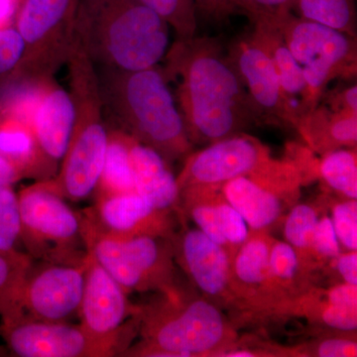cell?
<instances>
[{
	"instance_id": "1",
	"label": "cell",
	"mask_w": 357,
	"mask_h": 357,
	"mask_svg": "<svg viewBox=\"0 0 357 357\" xmlns=\"http://www.w3.org/2000/svg\"><path fill=\"white\" fill-rule=\"evenodd\" d=\"M166 74L178 77L180 112L192 144H211L260 126L243 82L217 39L178 40Z\"/></svg>"
},
{
	"instance_id": "2",
	"label": "cell",
	"mask_w": 357,
	"mask_h": 357,
	"mask_svg": "<svg viewBox=\"0 0 357 357\" xmlns=\"http://www.w3.org/2000/svg\"><path fill=\"white\" fill-rule=\"evenodd\" d=\"M105 119L112 128L158 152L169 164L185 160L194 144L168 86L156 68L137 70L96 68Z\"/></svg>"
},
{
	"instance_id": "3",
	"label": "cell",
	"mask_w": 357,
	"mask_h": 357,
	"mask_svg": "<svg viewBox=\"0 0 357 357\" xmlns=\"http://www.w3.org/2000/svg\"><path fill=\"white\" fill-rule=\"evenodd\" d=\"M170 27L140 0H77L74 43L95 68L156 67L169 49Z\"/></svg>"
},
{
	"instance_id": "4",
	"label": "cell",
	"mask_w": 357,
	"mask_h": 357,
	"mask_svg": "<svg viewBox=\"0 0 357 357\" xmlns=\"http://www.w3.org/2000/svg\"><path fill=\"white\" fill-rule=\"evenodd\" d=\"M141 340L122 356H222L237 335L222 307L178 287L138 306Z\"/></svg>"
},
{
	"instance_id": "5",
	"label": "cell",
	"mask_w": 357,
	"mask_h": 357,
	"mask_svg": "<svg viewBox=\"0 0 357 357\" xmlns=\"http://www.w3.org/2000/svg\"><path fill=\"white\" fill-rule=\"evenodd\" d=\"M70 95L76 107L74 129L60 172L48 178L54 191L65 199L83 201L96 191L109 142V126L96 70L77 66L69 72Z\"/></svg>"
},
{
	"instance_id": "6",
	"label": "cell",
	"mask_w": 357,
	"mask_h": 357,
	"mask_svg": "<svg viewBox=\"0 0 357 357\" xmlns=\"http://www.w3.org/2000/svg\"><path fill=\"white\" fill-rule=\"evenodd\" d=\"M18 194L21 244L30 257L52 263H79L88 256L81 213L54 191L48 178Z\"/></svg>"
},
{
	"instance_id": "7",
	"label": "cell",
	"mask_w": 357,
	"mask_h": 357,
	"mask_svg": "<svg viewBox=\"0 0 357 357\" xmlns=\"http://www.w3.org/2000/svg\"><path fill=\"white\" fill-rule=\"evenodd\" d=\"M84 237L89 255L128 294L168 293L178 288L172 236Z\"/></svg>"
},
{
	"instance_id": "8",
	"label": "cell",
	"mask_w": 357,
	"mask_h": 357,
	"mask_svg": "<svg viewBox=\"0 0 357 357\" xmlns=\"http://www.w3.org/2000/svg\"><path fill=\"white\" fill-rule=\"evenodd\" d=\"M76 1L20 0L14 26L24 41L25 51L7 81L47 79L67 64L74 46Z\"/></svg>"
},
{
	"instance_id": "9",
	"label": "cell",
	"mask_w": 357,
	"mask_h": 357,
	"mask_svg": "<svg viewBox=\"0 0 357 357\" xmlns=\"http://www.w3.org/2000/svg\"><path fill=\"white\" fill-rule=\"evenodd\" d=\"M0 337L20 357L122 356L126 351L117 342L93 337L81 324L37 321L11 309L0 316Z\"/></svg>"
},
{
	"instance_id": "10",
	"label": "cell",
	"mask_w": 357,
	"mask_h": 357,
	"mask_svg": "<svg viewBox=\"0 0 357 357\" xmlns=\"http://www.w3.org/2000/svg\"><path fill=\"white\" fill-rule=\"evenodd\" d=\"M88 264L89 255L79 263H32L8 309L37 321H67L79 312Z\"/></svg>"
},
{
	"instance_id": "11",
	"label": "cell",
	"mask_w": 357,
	"mask_h": 357,
	"mask_svg": "<svg viewBox=\"0 0 357 357\" xmlns=\"http://www.w3.org/2000/svg\"><path fill=\"white\" fill-rule=\"evenodd\" d=\"M79 305L81 326L95 337L112 340L128 349L138 335V307L129 294L89 253ZM124 354V352H123Z\"/></svg>"
},
{
	"instance_id": "12",
	"label": "cell",
	"mask_w": 357,
	"mask_h": 357,
	"mask_svg": "<svg viewBox=\"0 0 357 357\" xmlns=\"http://www.w3.org/2000/svg\"><path fill=\"white\" fill-rule=\"evenodd\" d=\"M227 56L248 91L260 126L295 128L297 105L284 93L266 52L251 35L232 42Z\"/></svg>"
},
{
	"instance_id": "13",
	"label": "cell",
	"mask_w": 357,
	"mask_h": 357,
	"mask_svg": "<svg viewBox=\"0 0 357 357\" xmlns=\"http://www.w3.org/2000/svg\"><path fill=\"white\" fill-rule=\"evenodd\" d=\"M171 241L176 264L202 296L222 310L236 311L229 253L197 227H184Z\"/></svg>"
},
{
	"instance_id": "14",
	"label": "cell",
	"mask_w": 357,
	"mask_h": 357,
	"mask_svg": "<svg viewBox=\"0 0 357 357\" xmlns=\"http://www.w3.org/2000/svg\"><path fill=\"white\" fill-rule=\"evenodd\" d=\"M174 211H159L137 192L96 199L81 213L84 234L126 239L140 236H173Z\"/></svg>"
},
{
	"instance_id": "15",
	"label": "cell",
	"mask_w": 357,
	"mask_h": 357,
	"mask_svg": "<svg viewBox=\"0 0 357 357\" xmlns=\"http://www.w3.org/2000/svg\"><path fill=\"white\" fill-rule=\"evenodd\" d=\"M271 155L269 147L243 132L211 143L185 158L178 174V189L191 185H222L245 176Z\"/></svg>"
},
{
	"instance_id": "16",
	"label": "cell",
	"mask_w": 357,
	"mask_h": 357,
	"mask_svg": "<svg viewBox=\"0 0 357 357\" xmlns=\"http://www.w3.org/2000/svg\"><path fill=\"white\" fill-rule=\"evenodd\" d=\"M275 238L268 231H251L231 259V290L236 311L250 316L274 314L280 305L271 284L270 250Z\"/></svg>"
},
{
	"instance_id": "17",
	"label": "cell",
	"mask_w": 357,
	"mask_h": 357,
	"mask_svg": "<svg viewBox=\"0 0 357 357\" xmlns=\"http://www.w3.org/2000/svg\"><path fill=\"white\" fill-rule=\"evenodd\" d=\"M225 199L251 231H268L298 203L299 187L259 173H249L220 185Z\"/></svg>"
},
{
	"instance_id": "18",
	"label": "cell",
	"mask_w": 357,
	"mask_h": 357,
	"mask_svg": "<svg viewBox=\"0 0 357 357\" xmlns=\"http://www.w3.org/2000/svg\"><path fill=\"white\" fill-rule=\"evenodd\" d=\"M259 16H266L276 26L293 57L302 67L321 59L357 72L356 38L330 26L301 17L292 10Z\"/></svg>"
},
{
	"instance_id": "19",
	"label": "cell",
	"mask_w": 357,
	"mask_h": 357,
	"mask_svg": "<svg viewBox=\"0 0 357 357\" xmlns=\"http://www.w3.org/2000/svg\"><path fill=\"white\" fill-rule=\"evenodd\" d=\"M76 119V107L70 91L47 84L32 116L31 128L40 152L51 172L67 151Z\"/></svg>"
},
{
	"instance_id": "20",
	"label": "cell",
	"mask_w": 357,
	"mask_h": 357,
	"mask_svg": "<svg viewBox=\"0 0 357 357\" xmlns=\"http://www.w3.org/2000/svg\"><path fill=\"white\" fill-rule=\"evenodd\" d=\"M135 192L159 211H180V189L170 164L152 148L131 139Z\"/></svg>"
},
{
	"instance_id": "21",
	"label": "cell",
	"mask_w": 357,
	"mask_h": 357,
	"mask_svg": "<svg viewBox=\"0 0 357 357\" xmlns=\"http://www.w3.org/2000/svg\"><path fill=\"white\" fill-rule=\"evenodd\" d=\"M307 146L319 155L340 148H356L357 112H335L319 102L300 115L295 128Z\"/></svg>"
},
{
	"instance_id": "22",
	"label": "cell",
	"mask_w": 357,
	"mask_h": 357,
	"mask_svg": "<svg viewBox=\"0 0 357 357\" xmlns=\"http://www.w3.org/2000/svg\"><path fill=\"white\" fill-rule=\"evenodd\" d=\"M250 21L253 24L251 37L266 52L276 70L284 93L295 102L296 98H301L305 89L302 66L293 57L281 33L269 18L266 16H257Z\"/></svg>"
},
{
	"instance_id": "23",
	"label": "cell",
	"mask_w": 357,
	"mask_h": 357,
	"mask_svg": "<svg viewBox=\"0 0 357 357\" xmlns=\"http://www.w3.org/2000/svg\"><path fill=\"white\" fill-rule=\"evenodd\" d=\"M0 154L17 169L22 178L52 174L32 128L15 119L0 117Z\"/></svg>"
},
{
	"instance_id": "24",
	"label": "cell",
	"mask_w": 357,
	"mask_h": 357,
	"mask_svg": "<svg viewBox=\"0 0 357 357\" xmlns=\"http://www.w3.org/2000/svg\"><path fill=\"white\" fill-rule=\"evenodd\" d=\"M269 272L271 284L280 305L276 312L312 286V276L303 266L299 255L286 241L275 239L270 250Z\"/></svg>"
},
{
	"instance_id": "25",
	"label": "cell",
	"mask_w": 357,
	"mask_h": 357,
	"mask_svg": "<svg viewBox=\"0 0 357 357\" xmlns=\"http://www.w3.org/2000/svg\"><path fill=\"white\" fill-rule=\"evenodd\" d=\"M131 139L128 134L109 126L107 153L93 192L96 199L135 192L130 160Z\"/></svg>"
},
{
	"instance_id": "26",
	"label": "cell",
	"mask_w": 357,
	"mask_h": 357,
	"mask_svg": "<svg viewBox=\"0 0 357 357\" xmlns=\"http://www.w3.org/2000/svg\"><path fill=\"white\" fill-rule=\"evenodd\" d=\"M318 180L337 198L357 199L356 148H340L321 155Z\"/></svg>"
},
{
	"instance_id": "27",
	"label": "cell",
	"mask_w": 357,
	"mask_h": 357,
	"mask_svg": "<svg viewBox=\"0 0 357 357\" xmlns=\"http://www.w3.org/2000/svg\"><path fill=\"white\" fill-rule=\"evenodd\" d=\"M293 13L356 38V0H296Z\"/></svg>"
},
{
	"instance_id": "28",
	"label": "cell",
	"mask_w": 357,
	"mask_h": 357,
	"mask_svg": "<svg viewBox=\"0 0 357 357\" xmlns=\"http://www.w3.org/2000/svg\"><path fill=\"white\" fill-rule=\"evenodd\" d=\"M321 211L314 204H296L289 210L284 222V237L299 255L305 269L307 249ZM307 270V269H306ZM311 275V274H310Z\"/></svg>"
},
{
	"instance_id": "29",
	"label": "cell",
	"mask_w": 357,
	"mask_h": 357,
	"mask_svg": "<svg viewBox=\"0 0 357 357\" xmlns=\"http://www.w3.org/2000/svg\"><path fill=\"white\" fill-rule=\"evenodd\" d=\"M148 8L172 28L178 40L185 41L196 36L198 13L195 0H140Z\"/></svg>"
},
{
	"instance_id": "30",
	"label": "cell",
	"mask_w": 357,
	"mask_h": 357,
	"mask_svg": "<svg viewBox=\"0 0 357 357\" xmlns=\"http://www.w3.org/2000/svg\"><path fill=\"white\" fill-rule=\"evenodd\" d=\"M340 252V244L333 229L332 220L324 213L319 215L312 232L305 261V267L311 274L312 278L314 270L321 269L330 264Z\"/></svg>"
},
{
	"instance_id": "31",
	"label": "cell",
	"mask_w": 357,
	"mask_h": 357,
	"mask_svg": "<svg viewBox=\"0 0 357 357\" xmlns=\"http://www.w3.org/2000/svg\"><path fill=\"white\" fill-rule=\"evenodd\" d=\"M33 261L25 251L0 252V316L13 304Z\"/></svg>"
},
{
	"instance_id": "32",
	"label": "cell",
	"mask_w": 357,
	"mask_h": 357,
	"mask_svg": "<svg viewBox=\"0 0 357 357\" xmlns=\"http://www.w3.org/2000/svg\"><path fill=\"white\" fill-rule=\"evenodd\" d=\"M21 244V215L18 194L13 185L0 187V252L13 253L20 250Z\"/></svg>"
},
{
	"instance_id": "33",
	"label": "cell",
	"mask_w": 357,
	"mask_h": 357,
	"mask_svg": "<svg viewBox=\"0 0 357 357\" xmlns=\"http://www.w3.org/2000/svg\"><path fill=\"white\" fill-rule=\"evenodd\" d=\"M354 333H337L319 337L304 345L289 349L290 356L352 357L357 356L356 340L349 337Z\"/></svg>"
},
{
	"instance_id": "34",
	"label": "cell",
	"mask_w": 357,
	"mask_h": 357,
	"mask_svg": "<svg viewBox=\"0 0 357 357\" xmlns=\"http://www.w3.org/2000/svg\"><path fill=\"white\" fill-rule=\"evenodd\" d=\"M218 211L220 232L227 243V252L232 259L237 249L248 239L250 229L241 213L225 199L222 192L218 197Z\"/></svg>"
},
{
	"instance_id": "35",
	"label": "cell",
	"mask_w": 357,
	"mask_h": 357,
	"mask_svg": "<svg viewBox=\"0 0 357 357\" xmlns=\"http://www.w3.org/2000/svg\"><path fill=\"white\" fill-rule=\"evenodd\" d=\"M331 211L333 229L338 243L347 250L357 249V202L356 199H335Z\"/></svg>"
},
{
	"instance_id": "36",
	"label": "cell",
	"mask_w": 357,
	"mask_h": 357,
	"mask_svg": "<svg viewBox=\"0 0 357 357\" xmlns=\"http://www.w3.org/2000/svg\"><path fill=\"white\" fill-rule=\"evenodd\" d=\"M25 43L15 26H0V77L8 79L24 55Z\"/></svg>"
},
{
	"instance_id": "37",
	"label": "cell",
	"mask_w": 357,
	"mask_h": 357,
	"mask_svg": "<svg viewBox=\"0 0 357 357\" xmlns=\"http://www.w3.org/2000/svg\"><path fill=\"white\" fill-rule=\"evenodd\" d=\"M296 0H234L236 13L244 14L249 20L264 14L292 10Z\"/></svg>"
},
{
	"instance_id": "38",
	"label": "cell",
	"mask_w": 357,
	"mask_h": 357,
	"mask_svg": "<svg viewBox=\"0 0 357 357\" xmlns=\"http://www.w3.org/2000/svg\"><path fill=\"white\" fill-rule=\"evenodd\" d=\"M324 105L335 112H357V86L356 84L337 89L333 93H324Z\"/></svg>"
},
{
	"instance_id": "39",
	"label": "cell",
	"mask_w": 357,
	"mask_h": 357,
	"mask_svg": "<svg viewBox=\"0 0 357 357\" xmlns=\"http://www.w3.org/2000/svg\"><path fill=\"white\" fill-rule=\"evenodd\" d=\"M321 299L331 305L349 307H357V285L337 283L332 287L318 289Z\"/></svg>"
},
{
	"instance_id": "40",
	"label": "cell",
	"mask_w": 357,
	"mask_h": 357,
	"mask_svg": "<svg viewBox=\"0 0 357 357\" xmlns=\"http://www.w3.org/2000/svg\"><path fill=\"white\" fill-rule=\"evenodd\" d=\"M234 0H195L197 13L199 16L215 21L227 20L236 13Z\"/></svg>"
},
{
	"instance_id": "41",
	"label": "cell",
	"mask_w": 357,
	"mask_h": 357,
	"mask_svg": "<svg viewBox=\"0 0 357 357\" xmlns=\"http://www.w3.org/2000/svg\"><path fill=\"white\" fill-rule=\"evenodd\" d=\"M338 276L342 278V283L357 285V252L356 250H347L340 255L330 263Z\"/></svg>"
},
{
	"instance_id": "42",
	"label": "cell",
	"mask_w": 357,
	"mask_h": 357,
	"mask_svg": "<svg viewBox=\"0 0 357 357\" xmlns=\"http://www.w3.org/2000/svg\"><path fill=\"white\" fill-rule=\"evenodd\" d=\"M20 173L6 158L0 154V187L1 185H13L21 180Z\"/></svg>"
},
{
	"instance_id": "43",
	"label": "cell",
	"mask_w": 357,
	"mask_h": 357,
	"mask_svg": "<svg viewBox=\"0 0 357 357\" xmlns=\"http://www.w3.org/2000/svg\"><path fill=\"white\" fill-rule=\"evenodd\" d=\"M20 0H0V26L7 25L11 18L15 17Z\"/></svg>"
}]
</instances>
